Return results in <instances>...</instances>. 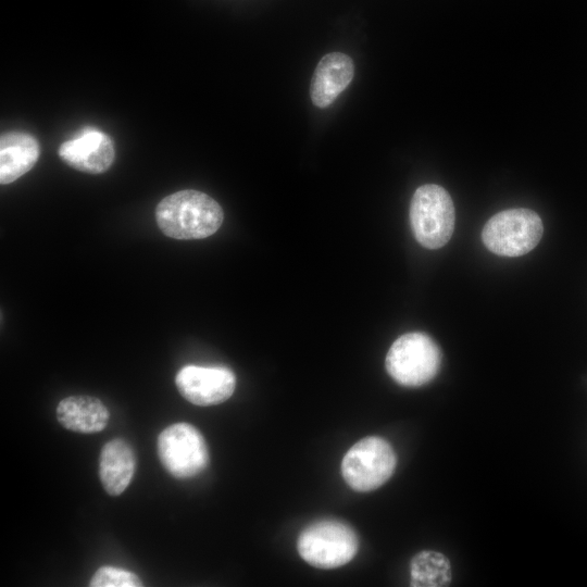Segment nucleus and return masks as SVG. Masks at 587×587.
<instances>
[{
    "label": "nucleus",
    "mask_w": 587,
    "mask_h": 587,
    "mask_svg": "<svg viewBox=\"0 0 587 587\" xmlns=\"http://www.w3.org/2000/svg\"><path fill=\"white\" fill-rule=\"evenodd\" d=\"M359 540L348 524L337 520H320L307 526L297 541L300 557L319 569H335L355 555Z\"/></svg>",
    "instance_id": "20e7f679"
},
{
    "label": "nucleus",
    "mask_w": 587,
    "mask_h": 587,
    "mask_svg": "<svg viewBox=\"0 0 587 587\" xmlns=\"http://www.w3.org/2000/svg\"><path fill=\"white\" fill-rule=\"evenodd\" d=\"M58 153L68 166L88 174L104 173L115 158L112 139L92 127H86L72 139L64 141Z\"/></svg>",
    "instance_id": "1a4fd4ad"
},
{
    "label": "nucleus",
    "mask_w": 587,
    "mask_h": 587,
    "mask_svg": "<svg viewBox=\"0 0 587 587\" xmlns=\"http://www.w3.org/2000/svg\"><path fill=\"white\" fill-rule=\"evenodd\" d=\"M354 76L350 57L341 52L324 55L317 63L310 86L313 104L320 109L330 105L348 87Z\"/></svg>",
    "instance_id": "9d476101"
},
{
    "label": "nucleus",
    "mask_w": 587,
    "mask_h": 587,
    "mask_svg": "<svg viewBox=\"0 0 587 587\" xmlns=\"http://www.w3.org/2000/svg\"><path fill=\"white\" fill-rule=\"evenodd\" d=\"M396 464L390 444L382 437L367 436L347 451L341 474L352 489L365 492L384 485L394 474Z\"/></svg>",
    "instance_id": "423d86ee"
},
{
    "label": "nucleus",
    "mask_w": 587,
    "mask_h": 587,
    "mask_svg": "<svg viewBox=\"0 0 587 587\" xmlns=\"http://www.w3.org/2000/svg\"><path fill=\"white\" fill-rule=\"evenodd\" d=\"M89 585L91 587H140L141 579L129 571L113 567L101 566L93 574Z\"/></svg>",
    "instance_id": "2eb2a0df"
},
{
    "label": "nucleus",
    "mask_w": 587,
    "mask_h": 587,
    "mask_svg": "<svg viewBox=\"0 0 587 587\" xmlns=\"http://www.w3.org/2000/svg\"><path fill=\"white\" fill-rule=\"evenodd\" d=\"M542 234V221L535 211L514 208L492 215L483 227L482 239L495 254L520 257L533 250Z\"/></svg>",
    "instance_id": "39448f33"
},
{
    "label": "nucleus",
    "mask_w": 587,
    "mask_h": 587,
    "mask_svg": "<svg viewBox=\"0 0 587 587\" xmlns=\"http://www.w3.org/2000/svg\"><path fill=\"white\" fill-rule=\"evenodd\" d=\"M175 383L186 400L208 407L222 403L233 395L236 377L224 366L186 365L177 372Z\"/></svg>",
    "instance_id": "6e6552de"
},
{
    "label": "nucleus",
    "mask_w": 587,
    "mask_h": 587,
    "mask_svg": "<svg viewBox=\"0 0 587 587\" xmlns=\"http://www.w3.org/2000/svg\"><path fill=\"white\" fill-rule=\"evenodd\" d=\"M57 419L66 429L79 434H96L103 430L110 412L99 399L90 396H71L57 407Z\"/></svg>",
    "instance_id": "f8f14e48"
},
{
    "label": "nucleus",
    "mask_w": 587,
    "mask_h": 587,
    "mask_svg": "<svg viewBox=\"0 0 587 587\" xmlns=\"http://www.w3.org/2000/svg\"><path fill=\"white\" fill-rule=\"evenodd\" d=\"M40 147L37 139L27 133L9 132L0 138V183H13L30 171L37 163Z\"/></svg>",
    "instance_id": "ddd939ff"
},
{
    "label": "nucleus",
    "mask_w": 587,
    "mask_h": 587,
    "mask_svg": "<svg viewBox=\"0 0 587 587\" xmlns=\"http://www.w3.org/2000/svg\"><path fill=\"white\" fill-rule=\"evenodd\" d=\"M441 365V351L425 333L412 332L398 337L390 346L385 366L390 377L405 387L430 382Z\"/></svg>",
    "instance_id": "7ed1b4c3"
},
{
    "label": "nucleus",
    "mask_w": 587,
    "mask_h": 587,
    "mask_svg": "<svg viewBox=\"0 0 587 587\" xmlns=\"http://www.w3.org/2000/svg\"><path fill=\"white\" fill-rule=\"evenodd\" d=\"M410 586L445 587L452 580L451 564L448 558L437 551L423 550L410 562Z\"/></svg>",
    "instance_id": "4468645a"
},
{
    "label": "nucleus",
    "mask_w": 587,
    "mask_h": 587,
    "mask_svg": "<svg viewBox=\"0 0 587 587\" xmlns=\"http://www.w3.org/2000/svg\"><path fill=\"white\" fill-rule=\"evenodd\" d=\"M222 207L209 195L193 189L176 191L155 208L161 232L171 238L189 240L213 235L222 225Z\"/></svg>",
    "instance_id": "f257e3e1"
},
{
    "label": "nucleus",
    "mask_w": 587,
    "mask_h": 587,
    "mask_svg": "<svg viewBox=\"0 0 587 587\" xmlns=\"http://www.w3.org/2000/svg\"><path fill=\"white\" fill-rule=\"evenodd\" d=\"M136 470L132 446L122 438L108 441L99 458V476L110 496L121 495L130 484Z\"/></svg>",
    "instance_id": "9b49d317"
},
{
    "label": "nucleus",
    "mask_w": 587,
    "mask_h": 587,
    "mask_svg": "<svg viewBox=\"0 0 587 587\" xmlns=\"http://www.w3.org/2000/svg\"><path fill=\"white\" fill-rule=\"evenodd\" d=\"M158 455L164 469L180 479L198 475L209 463L202 434L188 423L172 424L160 433Z\"/></svg>",
    "instance_id": "0eeeda50"
},
{
    "label": "nucleus",
    "mask_w": 587,
    "mask_h": 587,
    "mask_svg": "<svg viewBox=\"0 0 587 587\" xmlns=\"http://www.w3.org/2000/svg\"><path fill=\"white\" fill-rule=\"evenodd\" d=\"M409 216L413 235L424 248L439 249L452 236L454 205L449 192L439 185L426 184L414 191Z\"/></svg>",
    "instance_id": "f03ea898"
}]
</instances>
